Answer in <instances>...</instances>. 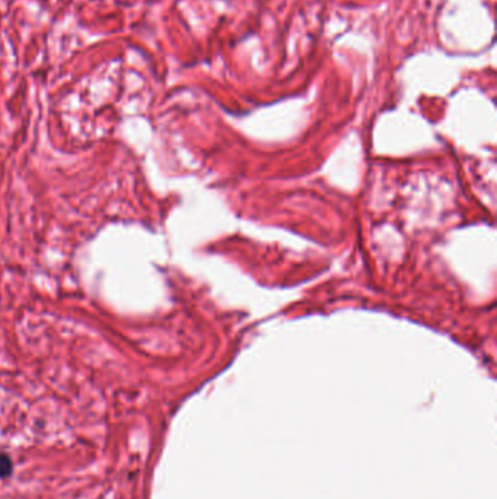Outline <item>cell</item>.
Masks as SVG:
<instances>
[{
    "label": "cell",
    "instance_id": "1",
    "mask_svg": "<svg viewBox=\"0 0 497 499\" xmlns=\"http://www.w3.org/2000/svg\"><path fill=\"white\" fill-rule=\"evenodd\" d=\"M12 472V463L5 454H0V478H6Z\"/></svg>",
    "mask_w": 497,
    "mask_h": 499
}]
</instances>
